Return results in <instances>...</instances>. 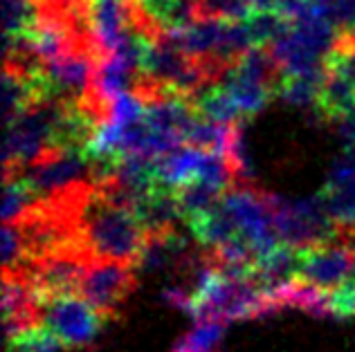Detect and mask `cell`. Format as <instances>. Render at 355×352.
<instances>
[{
	"label": "cell",
	"mask_w": 355,
	"mask_h": 352,
	"mask_svg": "<svg viewBox=\"0 0 355 352\" xmlns=\"http://www.w3.org/2000/svg\"><path fill=\"white\" fill-rule=\"evenodd\" d=\"M79 234L92 261H113L130 267L148 236L133 209L115 205L99 191L88 193L81 202Z\"/></svg>",
	"instance_id": "cell-1"
},
{
	"label": "cell",
	"mask_w": 355,
	"mask_h": 352,
	"mask_svg": "<svg viewBox=\"0 0 355 352\" xmlns=\"http://www.w3.org/2000/svg\"><path fill=\"white\" fill-rule=\"evenodd\" d=\"M268 200L272 207L275 229L282 245L293 249H311L340 243V227L333 222L322 193L295 200L268 193Z\"/></svg>",
	"instance_id": "cell-2"
},
{
	"label": "cell",
	"mask_w": 355,
	"mask_h": 352,
	"mask_svg": "<svg viewBox=\"0 0 355 352\" xmlns=\"http://www.w3.org/2000/svg\"><path fill=\"white\" fill-rule=\"evenodd\" d=\"M106 319L81 294L52 296L41 308V326L61 341L63 348H90Z\"/></svg>",
	"instance_id": "cell-3"
},
{
	"label": "cell",
	"mask_w": 355,
	"mask_h": 352,
	"mask_svg": "<svg viewBox=\"0 0 355 352\" xmlns=\"http://www.w3.org/2000/svg\"><path fill=\"white\" fill-rule=\"evenodd\" d=\"M220 205L236 222L239 236L252 247L257 258L270 254L282 245L275 229L268 193H259L252 189H230L223 193Z\"/></svg>",
	"instance_id": "cell-4"
},
{
	"label": "cell",
	"mask_w": 355,
	"mask_h": 352,
	"mask_svg": "<svg viewBox=\"0 0 355 352\" xmlns=\"http://www.w3.org/2000/svg\"><path fill=\"white\" fill-rule=\"evenodd\" d=\"M133 287L135 276L130 265L113 261H92L81 281L79 294L108 321L117 317L121 303L133 292Z\"/></svg>",
	"instance_id": "cell-5"
},
{
	"label": "cell",
	"mask_w": 355,
	"mask_h": 352,
	"mask_svg": "<svg viewBox=\"0 0 355 352\" xmlns=\"http://www.w3.org/2000/svg\"><path fill=\"white\" fill-rule=\"evenodd\" d=\"M18 175L30 182V187L39 193L41 200H50L57 193L79 184L83 178H92V160L86 151H61L45 157L39 164L27 166Z\"/></svg>",
	"instance_id": "cell-6"
},
{
	"label": "cell",
	"mask_w": 355,
	"mask_h": 352,
	"mask_svg": "<svg viewBox=\"0 0 355 352\" xmlns=\"http://www.w3.org/2000/svg\"><path fill=\"white\" fill-rule=\"evenodd\" d=\"M353 247L347 243H331L322 247L299 249V272L297 276L306 283L326 292L338 290L351 276Z\"/></svg>",
	"instance_id": "cell-7"
},
{
	"label": "cell",
	"mask_w": 355,
	"mask_h": 352,
	"mask_svg": "<svg viewBox=\"0 0 355 352\" xmlns=\"http://www.w3.org/2000/svg\"><path fill=\"white\" fill-rule=\"evenodd\" d=\"M207 157V151L184 144L178 151L160 157L153 162V180L157 184V189L166 191H178L198 180V171Z\"/></svg>",
	"instance_id": "cell-8"
},
{
	"label": "cell",
	"mask_w": 355,
	"mask_h": 352,
	"mask_svg": "<svg viewBox=\"0 0 355 352\" xmlns=\"http://www.w3.org/2000/svg\"><path fill=\"white\" fill-rule=\"evenodd\" d=\"M297 272H299V249L279 245L270 254L257 258L254 281L270 296L282 285L297 279Z\"/></svg>",
	"instance_id": "cell-9"
},
{
	"label": "cell",
	"mask_w": 355,
	"mask_h": 352,
	"mask_svg": "<svg viewBox=\"0 0 355 352\" xmlns=\"http://www.w3.org/2000/svg\"><path fill=\"white\" fill-rule=\"evenodd\" d=\"M135 216L142 222L146 234H164V231H173L178 220L182 218L180 205L173 191L155 189L151 196L139 200L135 205Z\"/></svg>",
	"instance_id": "cell-10"
},
{
	"label": "cell",
	"mask_w": 355,
	"mask_h": 352,
	"mask_svg": "<svg viewBox=\"0 0 355 352\" xmlns=\"http://www.w3.org/2000/svg\"><path fill=\"white\" fill-rule=\"evenodd\" d=\"M191 104L202 119L220 126H234L241 124V110L236 106L234 97L230 95V90L223 83H209L207 88H202L198 95H193Z\"/></svg>",
	"instance_id": "cell-11"
},
{
	"label": "cell",
	"mask_w": 355,
	"mask_h": 352,
	"mask_svg": "<svg viewBox=\"0 0 355 352\" xmlns=\"http://www.w3.org/2000/svg\"><path fill=\"white\" fill-rule=\"evenodd\" d=\"M187 227H189L196 243L200 247H207V249H218L239 236L236 222L232 220V216L225 211V207H223L220 202L211 211L205 213V216L187 222Z\"/></svg>",
	"instance_id": "cell-12"
},
{
	"label": "cell",
	"mask_w": 355,
	"mask_h": 352,
	"mask_svg": "<svg viewBox=\"0 0 355 352\" xmlns=\"http://www.w3.org/2000/svg\"><path fill=\"white\" fill-rule=\"evenodd\" d=\"M41 196L36 193L23 175H7L5 193H3V222L5 225H18L34 209H39Z\"/></svg>",
	"instance_id": "cell-13"
},
{
	"label": "cell",
	"mask_w": 355,
	"mask_h": 352,
	"mask_svg": "<svg viewBox=\"0 0 355 352\" xmlns=\"http://www.w3.org/2000/svg\"><path fill=\"white\" fill-rule=\"evenodd\" d=\"M353 108H355V86L349 79L326 70L317 113L324 119H329V122H338L342 115L351 113Z\"/></svg>",
	"instance_id": "cell-14"
},
{
	"label": "cell",
	"mask_w": 355,
	"mask_h": 352,
	"mask_svg": "<svg viewBox=\"0 0 355 352\" xmlns=\"http://www.w3.org/2000/svg\"><path fill=\"white\" fill-rule=\"evenodd\" d=\"M322 198L340 231L355 236V178L342 184H324Z\"/></svg>",
	"instance_id": "cell-15"
},
{
	"label": "cell",
	"mask_w": 355,
	"mask_h": 352,
	"mask_svg": "<svg viewBox=\"0 0 355 352\" xmlns=\"http://www.w3.org/2000/svg\"><path fill=\"white\" fill-rule=\"evenodd\" d=\"M252 48H272V43L279 41L282 36L291 30V21L279 14V12H252L245 21Z\"/></svg>",
	"instance_id": "cell-16"
},
{
	"label": "cell",
	"mask_w": 355,
	"mask_h": 352,
	"mask_svg": "<svg viewBox=\"0 0 355 352\" xmlns=\"http://www.w3.org/2000/svg\"><path fill=\"white\" fill-rule=\"evenodd\" d=\"M326 77H284L277 97L295 108H313L320 106V95Z\"/></svg>",
	"instance_id": "cell-17"
},
{
	"label": "cell",
	"mask_w": 355,
	"mask_h": 352,
	"mask_svg": "<svg viewBox=\"0 0 355 352\" xmlns=\"http://www.w3.org/2000/svg\"><path fill=\"white\" fill-rule=\"evenodd\" d=\"M175 198L182 211V220L191 222L216 207L223 198V193H218L216 189H211L202 182H191V184H187V187L178 189Z\"/></svg>",
	"instance_id": "cell-18"
},
{
	"label": "cell",
	"mask_w": 355,
	"mask_h": 352,
	"mask_svg": "<svg viewBox=\"0 0 355 352\" xmlns=\"http://www.w3.org/2000/svg\"><path fill=\"white\" fill-rule=\"evenodd\" d=\"M41 16L39 0H3V23L5 36L23 39Z\"/></svg>",
	"instance_id": "cell-19"
},
{
	"label": "cell",
	"mask_w": 355,
	"mask_h": 352,
	"mask_svg": "<svg viewBox=\"0 0 355 352\" xmlns=\"http://www.w3.org/2000/svg\"><path fill=\"white\" fill-rule=\"evenodd\" d=\"M61 341L48 328H32L7 341L5 352H61Z\"/></svg>",
	"instance_id": "cell-20"
},
{
	"label": "cell",
	"mask_w": 355,
	"mask_h": 352,
	"mask_svg": "<svg viewBox=\"0 0 355 352\" xmlns=\"http://www.w3.org/2000/svg\"><path fill=\"white\" fill-rule=\"evenodd\" d=\"M326 70L349 79L355 86V34L338 36V43L326 59Z\"/></svg>",
	"instance_id": "cell-21"
},
{
	"label": "cell",
	"mask_w": 355,
	"mask_h": 352,
	"mask_svg": "<svg viewBox=\"0 0 355 352\" xmlns=\"http://www.w3.org/2000/svg\"><path fill=\"white\" fill-rule=\"evenodd\" d=\"M225 335V323L207 321V323H196V328L189 330L182 337V341L191 350L198 352H218V346Z\"/></svg>",
	"instance_id": "cell-22"
},
{
	"label": "cell",
	"mask_w": 355,
	"mask_h": 352,
	"mask_svg": "<svg viewBox=\"0 0 355 352\" xmlns=\"http://www.w3.org/2000/svg\"><path fill=\"white\" fill-rule=\"evenodd\" d=\"M0 240H3V267L5 272H14L25 261V245L23 234L16 225H3L0 231Z\"/></svg>",
	"instance_id": "cell-23"
},
{
	"label": "cell",
	"mask_w": 355,
	"mask_h": 352,
	"mask_svg": "<svg viewBox=\"0 0 355 352\" xmlns=\"http://www.w3.org/2000/svg\"><path fill=\"white\" fill-rule=\"evenodd\" d=\"M331 310L335 319H355V281H347L331 292Z\"/></svg>",
	"instance_id": "cell-24"
},
{
	"label": "cell",
	"mask_w": 355,
	"mask_h": 352,
	"mask_svg": "<svg viewBox=\"0 0 355 352\" xmlns=\"http://www.w3.org/2000/svg\"><path fill=\"white\" fill-rule=\"evenodd\" d=\"M353 178H355V144L347 146L333 160L326 184H342V182H349Z\"/></svg>",
	"instance_id": "cell-25"
},
{
	"label": "cell",
	"mask_w": 355,
	"mask_h": 352,
	"mask_svg": "<svg viewBox=\"0 0 355 352\" xmlns=\"http://www.w3.org/2000/svg\"><path fill=\"white\" fill-rule=\"evenodd\" d=\"M162 301L171 308L182 310L184 314L191 312V292H184L182 287H166L162 292Z\"/></svg>",
	"instance_id": "cell-26"
},
{
	"label": "cell",
	"mask_w": 355,
	"mask_h": 352,
	"mask_svg": "<svg viewBox=\"0 0 355 352\" xmlns=\"http://www.w3.org/2000/svg\"><path fill=\"white\" fill-rule=\"evenodd\" d=\"M81 3L83 0H39L41 9H48V12H70Z\"/></svg>",
	"instance_id": "cell-27"
},
{
	"label": "cell",
	"mask_w": 355,
	"mask_h": 352,
	"mask_svg": "<svg viewBox=\"0 0 355 352\" xmlns=\"http://www.w3.org/2000/svg\"><path fill=\"white\" fill-rule=\"evenodd\" d=\"M351 281H355V247H353V265H351V276H349Z\"/></svg>",
	"instance_id": "cell-28"
}]
</instances>
